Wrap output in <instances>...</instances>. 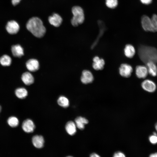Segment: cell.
<instances>
[{
    "label": "cell",
    "mask_w": 157,
    "mask_h": 157,
    "mask_svg": "<svg viewBox=\"0 0 157 157\" xmlns=\"http://www.w3.org/2000/svg\"><path fill=\"white\" fill-rule=\"evenodd\" d=\"M26 27L35 37L40 38L45 34L46 29L42 22L39 18L34 17L30 19L26 24Z\"/></svg>",
    "instance_id": "1"
},
{
    "label": "cell",
    "mask_w": 157,
    "mask_h": 157,
    "mask_svg": "<svg viewBox=\"0 0 157 157\" xmlns=\"http://www.w3.org/2000/svg\"><path fill=\"white\" fill-rule=\"evenodd\" d=\"M138 53L140 60L145 63L149 61L157 63V49L155 47L140 45Z\"/></svg>",
    "instance_id": "2"
},
{
    "label": "cell",
    "mask_w": 157,
    "mask_h": 157,
    "mask_svg": "<svg viewBox=\"0 0 157 157\" xmlns=\"http://www.w3.org/2000/svg\"><path fill=\"white\" fill-rule=\"evenodd\" d=\"M72 11L73 15L71 20L72 25L74 26H76L82 24L85 19L83 9L79 6H74L72 8Z\"/></svg>",
    "instance_id": "3"
},
{
    "label": "cell",
    "mask_w": 157,
    "mask_h": 157,
    "mask_svg": "<svg viewBox=\"0 0 157 157\" xmlns=\"http://www.w3.org/2000/svg\"><path fill=\"white\" fill-rule=\"evenodd\" d=\"M133 71L132 67L127 63L122 64L119 68V72L121 76L128 78L131 75Z\"/></svg>",
    "instance_id": "4"
},
{
    "label": "cell",
    "mask_w": 157,
    "mask_h": 157,
    "mask_svg": "<svg viewBox=\"0 0 157 157\" xmlns=\"http://www.w3.org/2000/svg\"><path fill=\"white\" fill-rule=\"evenodd\" d=\"M141 24L143 29L146 31L153 32L151 18L146 15H143L141 19Z\"/></svg>",
    "instance_id": "5"
},
{
    "label": "cell",
    "mask_w": 157,
    "mask_h": 157,
    "mask_svg": "<svg viewBox=\"0 0 157 157\" xmlns=\"http://www.w3.org/2000/svg\"><path fill=\"white\" fill-rule=\"evenodd\" d=\"M141 86L144 90L149 92H154L156 88L155 83L149 79H146L143 81L142 83Z\"/></svg>",
    "instance_id": "6"
},
{
    "label": "cell",
    "mask_w": 157,
    "mask_h": 157,
    "mask_svg": "<svg viewBox=\"0 0 157 157\" xmlns=\"http://www.w3.org/2000/svg\"><path fill=\"white\" fill-rule=\"evenodd\" d=\"M19 29V24L14 20L8 22L6 26V29L7 31L11 34L17 33L18 32Z\"/></svg>",
    "instance_id": "7"
},
{
    "label": "cell",
    "mask_w": 157,
    "mask_h": 157,
    "mask_svg": "<svg viewBox=\"0 0 157 157\" xmlns=\"http://www.w3.org/2000/svg\"><path fill=\"white\" fill-rule=\"evenodd\" d=\"M94 78L93 76L90 71L87 70L83 71L81 77V80L83 83H91L93 81Z\"/></svg>",
    "instance_id": "8"
},
{
    "label": "cell",
    "mask_w": 157,
    "mask_h": 157,
    "mask_svg": "<svg viewBox=\"0 0 157 157\" xmlns=\"http://www.w3.org/2000/svg\"><path fill=\"white\" fill-rule=\"evenodd\" d=\"M26 66L30 71L34 72L38 70L39 68L38 61L35 59H31L28 60L26 63Z\"/></svg>",
    "instance_id": "9"
},
{
    "label": "cell",
    "mask_w": 157,
    "mask_h": 157,
    "mask_svg": "<svg viewBox=\"0 0 157 157\" xmlns=\"http://www.w3.org/2000/svg\"><path fill=\"white\" fill-rule=\"evenodd\" d=\"M92 67L96 70L102 69L105 64V61L102 58H100L98 56H95L93 59Z\"/></svg>",
    "instance_id": "10"
},
{
    "label": "cell",
    "mask_w": 157,
    "mask_h": 157,
    "mask_svg": "<svg viewBox=\"0 0 157 157\" xmlns=\"http://www.w3.org/2000/svg\"><path fill=\"white\" fill-rule=\"evenodd\" d=\"M22 127L24 131L27 133H30L33 131L35 126L32 120L28 119L24 121Z\"/></svg>",
    "instance_id": "11"
},
{
    "label": "cell",
    "mask_w": 157,
    "mask_h": 157,
    "mask_svg": "<svg viewBox=\"0 0 157 157\" xmlns=\"http://www.w3.org/2000/svg\"><path fill=\"white\" fill-rule=\"evenodd\" d=\"M48 20L51 24L55 27H58L61 24L63 19L59 14L54 13L52 16L49 17Z\"/></svg>",
    "instance_id": "12"
},
{
    "label": "cell",
    "mask_w": 157,
    "mask_h": 157,
    "mask_svg": "<svg viewBox=\"0 0 157 157\" xmlns=\"http://www.w3.org/2000/svg\"><path fill=\"white\" fill-rule=\"evenodd\" d=\"M148 71L146 66L138 65L135 68V74L138 78H144L147 76Z\"/></svg>",
    "instance_id": "13"
},
{
    "label": "cell",
    "mask_w": 157,
    "mask_h": 157,
    "mask_svg": "<svg viewBox=\"0 0 157 157\" xmlns=\"http://www.w3.org/2000/svg\"><path fill=\"white\" fill-rule=\"evenodd\" d=\"M32 142L33 145L35 147L41 148L44 146V140L42 136L37 135L33 137Z\"/></svg>",
    "instance_id": "14"
},
{
    "label": "cell",
    "mask_w": 157,
    "mask_h": 157,
    "mask_svg": "<svg viewBox=\"0 0 157 157\" xmlns=\"http://www.w3.org/2000/svg\"><path fill=\"white\" fill-rule=\"evenodd\" d=\"M11 51L13 56L16 57L20 58L24 54L23 48L18 44L12 46Z\"/></svg>",
    "instance_id": "15"
},
{
    "label": "cell",
    "mask_w": 157,
    "mask_h": 157,
    "mask_svg": "<svg viewBox=\"0 0 157 157\" xmlns=\"http://www.w3.org/2000/svg\"><path fill=\"white\" fill-rule=\"evenodd\" d=\"M21 78L23 83L27 85L33 84L34 81V78L33 75L28 72L23 73L22 75Z\"/></svg>",
    "instance_id": "16"
},
{
    "label": "cell",
    "mask_w": 157,
    "mask_h": 157,
    "mask_svg": "<svg viewBox=\"0 0 157 157\" xmlns=\"http://www.w3.org/2000/svg\"><path fill=\"white\" fill-rule=\"evenodd\" d=\"M148 73L151 76H155L157 75V66L156 63L149 61L146 63Z\"/></svg>",
    "instance_id": "17"
},
{
    "label": "cell",
    "mask_w": 157,
    "mask_h": 157,
    "mask_svg": "<svg viewBox=\"0 0 157 157\" xmlns=\"http://www.w3.org/2000/svg\"><path fill=\"white\" fill-rule=\"evenodd\" d=\"M124 53L125 55L127 57L131 58L133 57L135 54V49L132 45L127 44L125 47Z\"/></svg>",
    "instance_id": "18"
},
{
    "label": "cell",
    "mask_w": 157,
    "mask_h": 157,
    "mask_svg": "<svg viewBox=\"0 0 157 157\" xmlns=\"http://www.w3.org/2000/svg\"><path fill=\"white\" fill-rule=\"evenodd\" d=\"M65 128L67 132L69 135H72L76 132V126L73 121H69L66 124Z\"/></svg>",
    "instance_id": "19"
},
{
    "label": "cell",
    "mask_w": 157,
    "mask_h": 157,
    "mask_svg": "<svg viewBox=\"0 0 157 157\" xmlns=\"http://www.w3.org/2000/svg\"><path fill=\"white\" fill-rule=\"evenodd\" d=\"M75 124L77 127L81 130L84 129L85 125L88 123L86 118L81 116L77 117L75 120Z\"/></svg>",
    "instance_id": "20"
},
{
    "label": "cell",
    "mask_w": 157,
    "mask_h": 157,
    "mask_svg": "<svg viewBox=\"0 0 157 157\" xmlns=\"http://www.w3.org/2000/svg\"><path fill=\"white\" fill-rule=\"evenodd\" d=\"M15 93L16 96L20 99L25 98L28 95L27 90L23 88H20L17 89Z\"/></svg>",
    "instance_id": "21"
},
{
    "label": "cell",
    "mask_w": 157,
    "mask_h": 157,
    "mask_svg": "<svg viewBox=\"0 0 157 157\" xmlns=\"http://www.w3.org/2000/svg\"><path fill=\"white\" fill-rule=\"evenodd\" d=\"M11 62L12 59L8 55H4L0 57V63L3 66H9Z\"/></svg>",
    "instance_id": "22"
},
{
    "label": "cell",
    "mask_w": 157,
    "mask_h": 157,
    "mask_svg": "<svg viewBox=\"0 0 157 157\" xmlns=\"http://www.w3.org/2000/svg\"><path fill=\"white\" fill-rule=\"evenodd\" d=\"M57 102L59 105L65 108L67 107L69 105L68 99L63 96H61L59 97Z\"/></svg>",
    "instance_id": "23"
},
{
    "label": "cell",
    "mask_w": 157,
    "mask_h": 157,
    "mask_svg": "<svg viewBox=\"0 0 157 157\" xmlns=\"http://www.w3.org/2000/svg\"><path fill=\"white\" fill-rule=\"evenodd\" d=\"M9 125L12 127H15L17 126L19 124V121L18 119L15 117H11L9 118L7 120Z\"/></svg>",
    "instance_id": "24"
},
{
    "label": "cell",
    "mask_w": 157,
    "mask_h": 157,
    "mask_svg": "<svg viewBox=\"0 0 157 157\" xmlns=\"http://www.w3.org/2000/svg\"><path fill=\"white\" fill-rule=\"evenodd\" d=\"M106 6L110 9L115 8L118 6V0H105Z\"/></svg>",
    "instance_id": "25"
},
{
    "label": "cell",
    "mask_w": 157,
    "mask_h": 157,
    "mask_svg": "<svg viewBox=\"0 0 157 157\" xmlns=\"http://www.w3.org/2000/svg\"><path fill=\"white\" fill-rule=\"evenodd\" d=\"M152 26L154 32L157 31V15L154 14L151 18Z\"/></svg>",
    "instance_id": "26"
},
{
    "label": "cell",
    "mask_w": 157,
    "mask_h": 157,
    "mask_svg": "<svg viewBox=\"0 0 157 157\" xmlns=\"http://www.w3.org/2000/svg\"><path fill=\"white\" fill-rule=\"evenodd\" d=\"M149 140L151 143L153 144L157 143V135H151L149 137Z\"/></svg>",
    "instance_id": "27"
},
{
    "label": "cell",
    "mask_w": 157,
    "mask_h": 157,
    "mask_svg": "<svg viewBox=\"0 0 157 157\" xmlns=\"http://www.w3.org/2000/svg\"><path fill=\"white\" fill-rule=\"evenodd\" d=\"M113 156L114 157H125V155L123 152L118 151L115 153Z\"/></svg>",
    "instance_id": "28"
},
{
    "label": "cell",
    "mask_w": 157,
    "mask_h": 157,
    "mask_svg": "<svg viewBox=\"0 0 157 157\" xmlns=\"http://www.w3.org/2000/svg\"><path fill=\"white\" fill-rule=\"evenodd\" d=\"M153 0H140L141 3L144 5H147L151 4Z\"/></svg>",
    "instance_id": "29"
},
{
    "label": "cell",
    "mask_w": 157,
    "mask_h": 157,
    "mask_svg": "<svg viewBox=\"0 0 157 157\" xmlns=\"http://www.w3.org/2000/svg\"><path fill=\"white\" fill-rule=\"evenodd\" d=\"M21 0H12V4L15 6L19 3Z\"/></svg>",
    "instance_id": "30"
},
{
    "label": "cell",
    "mask_w": 157,
    "mask_h": 157,
    "mask_svg": "<svg viewBox=\"0 0 157 157\" xmlns=\"http://www.w3.org/2000/svg\"><path fill=\"white\" fill-rule=\"evenodd\" d=\"M90 156L91 157H99L100 156L97 154L94 153L90 154Z\"/></svg>",
    "instance_id": "31"
},
{
    "label": "cell",
    "mask_w": 157,
    "mask_h": 157,
    "mask_svg": "<svg viewBox=\"0 0 157 157\" xmlns=\"http://www.w3.org/2000/svg\"><path fill=\"white\" fill-rule=\"evenodd\" d=\"M149 156L150 157H157V152L151 154Z\"/></svg>",
    "instance_id": "32"
},
{
    "label": "cell",
    "mask_w": 157,
    "mask_h": 157,
    "mask_svg": "<svg viewBox=\"0 0 157 157\" xmlns=\"http://www.w3.org/2000/svg\"><path fill=\"white\" fill-rule=\"evenodd\" d=\"M155 128L156 130V131L157 132V123L155 124Z\"/></svg>",
    "instance_id": "33"
},
{
    "label": "cell",
    "mask_w": 157,
    "mask_h": 157,
    "mask_svg": "<svg viewBox=\"0 0 157 157\" xmlns=\"http://www.w3.org/2000/svg\"><path fill=\"white\" fill-rule=\"evenodd\" d=\"M153 134L155 135H157V133L155 132H154L153 133Z\"/></svg>",
    "instance_id": "34"
},
{
    "label": "cell",
    "mask_w": 157,
    "mask_h": 157,
    "mask_svg": "<svg viewBox=\"0 0 157 157\" xmlns=\"http://www.w3.org/2000/svg\"><path fill=\"white\" fill-rule=\"evenodd\" d=\"M1 106H0V112H1Z\"/></svg>",
    "instance_id": "35"
}]
</instances>
